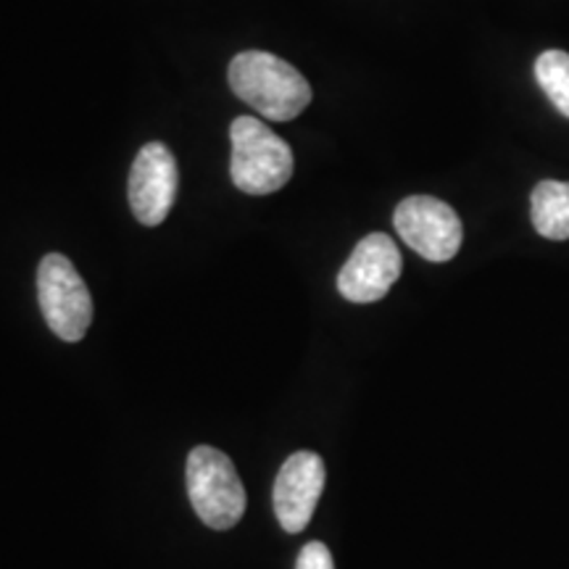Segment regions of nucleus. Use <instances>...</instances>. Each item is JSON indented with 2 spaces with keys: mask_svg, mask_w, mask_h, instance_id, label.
<instances>
[{
  "mask_svg": "<svg viewBox=\"0 0 569 569\" xmlns=\"http://www.w3.org/2000/svg\"><path fill=\"white\" fill-rule=\"evenodd\" d=\"M230 88L267 122H290L311 103V88L293 63L267 51H246L230 61Z\"/></svg>",
  "mask_w": 569,
  "mask_h": 569,
  "instance_id": "f257e3e1",
  "label": "nucleus"
},
{
  "mask_svg": "<svg viewBox=\"0 0 569 569\" xmlns=\"http://www.w3.org/2000/svg\"><path fill=\"white\" fill-rule=\"evenodd\" d=\"M234 188L248 196H269L293 177V151L272 127L253 117H238L230 127Z\"/></svg>",
  "mask_w": 569,
  "mask_h": 569,
  "instance_id": "f03ea898",
  "label": "nucleus"
},
{
  "mask_svg": "<svg viewBox=\"0 0 569 569\" xmlns=\"http://www.w3.org/2000/svg\"><path fill=\"white\" fill-rule=\"evenodd\" d=\"M188 496L196 515L211 530H230L246 515V488L230 457L198 446L188 457Z\"/></svg>",
  "mask_w": 569,
  "mask_h": 569,
  "instance_id": "7ed1b4c3",
  "label": "nucleus"
},
{
  "mask_svg": "<svg viewBox=\"0 0 569 569\" xmlns=\"http://www.w3.org/2000/svg\"><path fill=\"white\" fill-rule=\"evenodd\" d=\"M38 301L53 336L67 343H80L92 322V298L67 256L48 253L40 261Z\"/></svg>",
  "mask_w": 569,
  "mask_h": 569,
  "instance_id": "20e7f679",
  "label": "nucleus"
},
{
  "mask_svg": "<svg viewBox=\"0 0 569 569\" xmlns=\"http://www.w3.org/2000/svg\"><path fill=\"white\" fill-rule=\"evenodd\" d=\"M393 224L411 251L436 264L451 261L465 240L459 213L432 196L403 198L393 211Z\"/></svg>",
  "mask_w": 569,
  "mask_h": 569,
  "instance_id": "39448f33",
  "label": "nucleus"
},
{
  "mask_svg": "<svg viewBox=\"0 0 569 569\" xmlns=\"http://www.w3.org/2000/svg\"><path fill=\"white\" fill-rule=\"evenodd\" d=\"M177 188H180V172L177 159L161 142H148L134 156L130 169V209L140 224L159 227L172 211Z\"/></svg>",
  "mask_w": 569,
  "mask_h": 569,
  "instance_id": "423d86ee",
  "label": "nucleus"
},
{
  "mask_svg": "<svg viewBox=\"0 0 569 569\" xmlns=\"http://www.w3.org/2000/svg\"><path fill=\"white\" fill-rule=\"evenodd\" d=\"M403 259L393 238L372 232L353 248L338 274V290L351 303H375L388 296L401 277Z\"/></svg>",
  "mask_w": 569,
  "mask_h": 569,
  "instance_id": "0eeeda50",
  "label": "nucleus"
},
{
  "mask_svg": "<svg viewBox=\"0 0 569 569\" xmlns=\"http://www.w3.org/2000/svg\"><path fill=\"white\" fill-rule=\"evenodd\" d=\"M325 461L315 451H298L284 461L274 480V515L284 532L309 528L315 509L325 490Z\"/></svg>",
  "mask_w": 569,
  "mask_h": 569,
  "instance_id": "6e6552de",
  "label": "nucleus"
},
{
  "mask_svg": "<svg viewBox=\"0 0 569 569\" xmlns=\"http://www.w3.org/2000/svg\"><path fill=\"white\" fill-rule=\"evenodd\" d=\"M530 219L543 238L569 240V182H538L530 196Z\"/></svg>",
  "mask_w": 569,
  "mask_h": 569,
  "instance_id": "1a4fd4ad",
  "label": "nucleus"
},
{
  "mask_svg": "<svg viewBox=\"0 0 569 569\" xmlns=\"http://www.w3.org/2000/svg\"><path fill=\"white\" fill-rule=\"evenodd\" d=\"M536 80L559 113L569 119V53L546 51L536 61Z\"/></svg>",
  "mask_w": 569,
  "mask_h": 569,
  "instance_id": "9d476101",
  "label": "nucleus"
},
{
  "mask_svg": "<svg viewBox=\"0 0 569 569\" xmlns=\"http://www.w3.org/2000/svg\"><path fill=\"white\" fill-rule=\"evenodd\" d=\"M296 569H336V561H332V553L325 543H306L301 553H298Z\"/></svg>",
  "mask_w": 569,
  "mask_h": 569,
  "instance_id": "9b49d317",
  "label": "nucleus"
}]
</instances>
